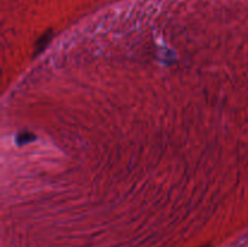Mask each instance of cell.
Returning a JSON list of instances; mask_svg holds the SVG:
<instances>
[{
  "label": "cell",
  "mask_w": 248,
  "mask_h": 247,
  "mask_svg": "<svg viewBox=\"0 0 248 247\" xmlns=\"http://www.w3.org/2000/svg\"><path fill=\"white\" fill-rule=\"evenodd\" d=\"M52 31H46L45 33L41 36H39L38 41L35 44V56L39 55L40 52H43L46 48V46H48L50 41L52 40Z\"/></svg>",
  "instance_id": "cell-1"
},
{
  "label": "cell",
  "mask_w": 248,
  "mask_h": 247,
  "mask_svg": "<svg viewBox=\"0 0 248 247\" xmlns=\"http://www.w3.org/2000/svg\"><path fill=\"white\" fill-rule=\"evenodd\" d=\"M31 139H34V137H31V133H19L17 142H18V144H26V143L31 142Z\"/></svg>",
  "instance_id": "cell-2"
}]
</instances>
